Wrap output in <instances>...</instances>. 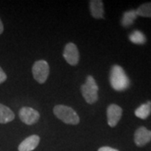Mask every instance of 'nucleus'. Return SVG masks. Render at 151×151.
<instances>
[{
  "label": "nucleus",
  "instance_id": "9d476101",
  "mask_svg": "<svg viewBox=\"0 0 151 151\" xmlns=\"http://www.w3.org/2000/svg\"><path fill=\"white\" fill-rule=\"evenodd\" d=\"M90 9L91 14L95 19L103 18V3L101 0H92L90 1Z\"/></svg>",
  "mask_w": 151,
  "mask_h": 151
},
{
  "label": "nucleus",
  "instance_id": "1a4fd4ad",
  "mask_svg": "<svg viewBox=\"0 0 151 151\" xmlns=\"http://www.w3.org/2000/svg\"><path fill=\"white\" fill-rule=\"evenodd\" d=\"M40 143V137L38 135H31L23 140L19 145V151H32Z\"/></svg>",
  "mask_w": 151,
  "mask_h": 151
},
{
  "label": "nucleus",
  "instance_id": "4468645a",
  "mask_svg": "<svg viewBox=\"0 0 151 151\" xmlns=\"http://www.w3.org/2000/svg\"><path fill=\"white\" fill-rule=\"evenodd\" d=\"M129 40L136 45H144L146 42V36L140 30H134L129 35Z\"/></svg>",
  "mask_w": 151,
  "mask_h": 151
},
{
  "label": "nucleus",
  "instance_id": "a211bd4d",
  "mask_svg": "<svg viewBox=\"0 0 151 151\" xmlns=\"http://www.w3.org/2000/svg\"><path fill=\"white\" fill-rule=\"evenodd\" d=\"M3 32H4V24H3V23H2L1 19H0V35Z\"/></svg>",
  "mask_w": 151,
  "mask_h": 151
},
{
  "label": "nucleus",
  "instance_id": "9b49d317",
  "mask_svg": "<svg viewBox=\"0 0 151 151\" xmlns=\"http://www.w3.org/2000/svg\"><path fill=\"white\" fill-rule=\"evenodd\" d=\"M14 119V113L10 108L0 103V124H7Z\"/></svg>",
  "mask_w": 151,
  "mask_h": 151
},
{
  "label": "nucleus",
  "instance_id": "0eeeda50",
  "mask_svg": "<svg viewBox=\"0 0 151 151\" xmlns=\"http://www.w3.org/2000/svg\"><path fill=\"white\" fill-rule=\"evenodd\" d=\"M123 114V109L118 106L117 104H111L107 109V117H108V124L110 127H115L119 124V120Z\"/></svg>",
  "mask_w": 151,
  "mask_h": 151
},
{
  "label": "nucleus",
  "instance_id": "ddd939ff",
  "mask_svg": "<svg viewBox=\"0 0 151 151\" xmlns=\"http://www.w3.org/2000/svg\"><path fill=\"white\" fill-rule=\"evenodd\" d=\"M137 13L136 10L126 11L124 14V16L122 19V25L124 27H129L133 24V23L137 19Z\"/></svg>",
  "mask_w": 151,
  "mask_h": 151
},
{
  "label": "nucleus",
  "instance_id": "20e7f679",
  "mask_svg": "<svg viewBox=\"0 0 151 151\" xmlns=\"http://www.w3.org/2000/svg\"><path fill=\"white\" fill-rule=\"evenodd\" d=\"M32 73L35 80L40 84H43L47 80L50 73L49 64L43 60L35 61L33 65Z\"/></svg>",
  "mask_w": 151,
  "mask_h": 151
},
{
  "label": "nucleus",
  "instance_id": "f03ea898",
  "mask_svg": "<svg viewBox=\"0 0 151 151\" xmlns=\"http://www.w3.org/2000/svg\"><path fill=\"white\" fill-rule=\"evenodd\" d=\"M54 114L66 124L76 125L80 122V118L73 108L65 105H56L53 109Z\"/></svg>",
  "mask_w": 151,
  "mask_h": 151
},
{
  "label": "nucleus",
  "instance_id": "f8f14e48",
  "mask_svg": "<svg viewBox=\"0 0 151 151\" xmlns=\"http://www.w3.org/2000/svg\"><path fill=\"white\" fill-rule=\"evenodd\" d=\"M135 115L136 117L141 119H146L151 113V102L149 101L146 103L140 105L139 108L135 110Z\"/></svg>",
  "mask_w": 151,
  "mask_h": 151
},
{
  "label": "nucleus",
  "instance_id": "f257e3e1",
  "mask_svg": "<svg viewBox=\"0 0 151 151\" xmlns=\"http://www.w3.org/2000/svg\"><path fill=\"white\" fill-rule=\"evenodd\" d=\"M110 84L115 91L123 92L127 90L130 85V81L122 66L114 65L112 66L109 76Z\"/></svg>",
  "mask_w": 151,
  "mask_h": 151
},
{
  "label": "nucleus",
  "instance_id": "423d86ee",
  "mask_svg": "<svg viewBox=\"0 0 151 151\" xmlns=\"http://www.w3.org/2000/svg\"><path fill=\"white\" fill-rule=\"evenodd\" d=\"M63 56L66 62L70 65H76L79 62V51L75 44H66L64 49Z\"/></svg>",
  "mask_w": 151,
  "mask_h": 151
},
{
  "label": "nucleus",
  "instance_id": "6e6552de",
  "mask_svg": "<svg viewBox=\"0 0 151 151\" xmlns=\"http://www.w3.org/2000/svg\"><path fill=\"white\" fill-rule=\"evenodd\" d=\"M151 141V131L145 127H139L134 133V143L139 147H143Z\"/></svg>",
  "mask_w": 151,
  "mask_h": 151
},
{
  "label": "nucleus",
  "instance_id": "2eb2a0df",
  "mask_svg": "<svg viewBox=\"0 0 151 151\" xmlns=\"http://www.w3.org/2000/svg\"><path fill=\"white\" fill-rule=\"evenodd\" d=\"M137 15L145 18H151V3H146L140 5L136 10Z\"/></svg>",
  "mask_w": 151,
  "mask_h": 151
},
{
  "label": "nucleus",
  "instance_id": "7ed1b4c3",
  "mask_svg": "<svg viewBox=\"0 0 151 151\" xmlns=\"http://www.w3.org/2000/svg\"><path fill=\"white\" fill-rule=\"evenodd\" d=\"M97 91L98 86L96 83V81L92 76H88L86 77L85 83L81 86V94L86 103L93 104L97 102L98 99Z\"/></svg>",
  "mask_w": 151,
  "mask_h": 151
},
{
  "label": "nucleus",
  "instance_id": "f3484780",
  "mask_svg": "<svg viewBox=\"0 0 151 151\" xmlns=\"http://www.w3.org/2000/svg\"><path fill=\"white\" fill-rule=\"evenodd\" d=\"M98 151H119L116 149H113V148H111V147H108V146H103V147H101Z\"/></svg>",
  "mask_w": 151,
  "mask_h": 151
},
{
  "label": "nucleus",
  "instance_id": "39448f33",
  "mask_svg": "<svg viewBox=\"0 0 151 151\" xmlns=\"http://www.w3.org/2000/svg\"><path fill=\"white\" fill-rule=\"evenodd\" d=\"M19 119L23 123L27 125H32L37 123L40 119V113L38 111L29 107H24L19 110Z\"/></svg>",
  "mask_w": 151,
  "mask_h": 151
},
{
  "label": "nucleus",
  "instance_id": "dca6fc26",
  "mask_svg": "<svg viewBox=\"0 0 151 151\" xmlns=\"http://www.w3.org/2000/svg\"><path fill=\"white\" fill-rule=\"evenodd\" d=\"M7 79V75L5 72L3 70V69L0 67V84H2L3 82H4Z\"/></svg>",
  "mask_w": 151,
  "mask_h": 151
}]
</instances>
